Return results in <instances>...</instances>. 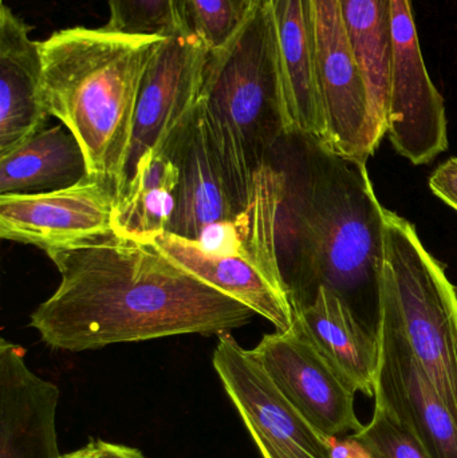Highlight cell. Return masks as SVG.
<instances>
[{"label":"cell","mask_w":457,"mask_h":458,"mask_svg":"<svg viewBox=\"0 0 457 458\" xmlns=\"http://www.w3.org/2000/svg\"><path fill=\"white\" fill-rule=\"evenodd\" d=\"M117 192L94 177L63 190L0 195V237L46 253L113 233Z\"/></svg>","instance_id":"30bf717a"},{"label":"cell","mask_w":457,"mask_h":458,"mask_svg":"<svg viewBox=\"0 0 457 458\" xmlns=\"http://www.w3.org/2000/svg\"><path fill=\"white\" fill-rule=\"evenodd\" d=\"M369 96V141L375 153L388 131L392 0H338Z\"/></svg>","instance_id":"ffe728a7"},{"label":"cell","mask_w":457,"mask_h":458,"mask_svg":"<svg viewBox=\"0 0 457 458\" xmlns=\"http://www.w3.org/2000/svg\"><path fill=\"white\" fill-rule=\"evenodd\" d=\"M148 242L193 276L273 323L276 331H289L294 325V311L281 274L260 259L208 252L196 240L169 232Z\"/></svg>","instance_id":"9a60e30c"},{"label":"cell","mask_w":457,"mask_h":458,"mask_svg":"<svg viewBox=\"0 0 457 458\" xmlns=\"http://www.w3.org/2000/svg\"><path fill=\"white\" fill-rule=\"evenodd\" d=\"M215 371L263 458H332L317 432L284 397L252 350L220 334Z\"/></svg>","instance_id":"8992f818"},{"label":"cell","mask_w":457,"mask_h":458,"mask_svg":"<svg viewBox=\"0 0 457 458\" xmlns=\"http://www.w3.org/2000/svg\"><path fill=\"white\" fill-rule=\"evenodd\" d=\"M199 106L233 199L246 211L260 172L292 131L268 0L254 2L241 30L208 51Z\"/></svg>","instance_id":"277c9868"},{"label":"cell","mask_w":457,"mask_h":458,"mask_svg":"<svg viewBox=\"0 0 457 458\" xmlns=\"http://www.w3.org/2000/svg\"><path fill=\"white\" fill-rule=\"evenodd\" d=\"M389 140L415 165L448 149L444 99L429 77L419 42L413 0H392Z\"/></svg>","instance_id":"52a82bcc"},{"label":"cell","mask_w":457,"mask_h":458,"mask_svg":"<svg viewBox=\"0 0 457 458\" xmlns=\"http://www.w3.org/2000/svg\"><path fill=\"white\" fill-rule=\"evenodd\" d=\"M351 436L375 458H431L416 436L378 401L372 421Z\"/></svg>","instance_id":"cb8c5ba5"},{"label":"cell","mask_w":457,"mask_h":458,"mask_svg":"<svg viewBox=\"0 0 457 458\" xmlns=\"http://www.w3.org/2000/svg\"><path fill=\"white\" fill-rule=\"evenodd\" d=\"M165 153L179 168L176 209L166 232L198 240L207 228L235 222L243 214L231 192L199 102Z\"/></svg>","instance_id":"4fadbf2b"},{"label":"cell","mask_w":457,"mask_h":458,"mask_svg":"<svg viewBox=\"0 0 457 458\" xmlns=\"http://www.w3.org/2000/svg\"><path fill=\"white\" fill-rule=\"evenodd\" d=\"M292 131L325 141L326 123L317 77L313 0H268Z\"/></svg>","instance_id":"e0dca14e"},{"label":"cell","mask_w":457,"mask_h":458,"mask_svg":"<svg viewBox=\"0 0 457 458\" xmlns=\"http://www.w3.org/2000/svg\"><path fill=\"white\" fill-rule=\"evenodd\" d=\"M274 158L282 174L276 256L292 311L326 287L380 335L385 208L367 163L297 131L279 141Z\"/></svg>","instance_id":"7a4b0ae2"},{"label":"cell","mask_w":457,"mask_h":458,"mask_svg":"<svg viewBox=\"0 0 457 458\" xmlns=\"http://www.w3.org/2000/svg\"><path fill=\"white\" fill-rule=\"evenodd\" d=\"M192 31L208 50L224 46L243 26L251 0H182Z\"/></svg>","instance_id":"603a6c76"},{"label":"cell","mask_w":457,"mask_h":458,"mask_svg":"<svg viewBox=\"0 0 457 458\" xmlns=\"http://www.w3.org/2000/svg\"><path fill=\"white\" fill-rule=\"evenodd\" d=\"M381 320L404 336L457 422V291L415 225L388 209Z\"/></svg>","instance_id":"5b68a950"},{"label":"cell","mask_w":457,"mask_h":458,"mask_svg":"<svg viewBox=\"0 0 457 458\" xmlns=\"http://www.w3.org/2000/svg\"><path fill=\"white\" fill-rule=\"evenodd\" d=\"M432 192L457 211V158H450L432 174L429 179Z\"/></svg>","instance_id":"d4e9b609"},{"label":"cell","mask_w":457,"mask_h":458,"mask_svg":"<svg viewBox=\"0 0 457 458\" xmlns=\"http://www.w3.org/2000/svg\"><path fill=\"white\" fill-rule=\"evenodd\" d=\"M47 256L61 282L34 310L30 326L53 349L80 352L188 334L220 335L255 315L150 242L112 233Z\"/></svg>","instance_id":"6da1fadb"},{"label":"cell","mask_w":457,"mask_h":458,"mask_svg":"<svg viewBox=\"0 0 457 458\" xmlns=\"http://www.w3.org/2000/svg\"><path fill=\"white\" fill-rule=\"evenodd\" d=\"M106 29L129 37L169 38L190 34L182 0H107Z\"/></svg>","instance_id":"7402d4cb"},{"label":"cell","mask_w":457,"mask_h":458,"mask_svg":"<svg viewBox=\"0 0 457 458\" xmlns=\"http://www.w3.org/2000/svg\"><path fill=\"white\" fill-rule=\"evenodd\" d=\"M294 325L354 392L375 397L380 339L334 291L319 288L310 306L295 310Z\"/></svg>","instance_id":"ac0fdd59"},{"label":"cell","mask_w":457,"mask_h":458,"mask_svg":"<svg viewBox=\"0 0 457 458\" xmlns=\"http://www.w3.org/2000/svg\"><path fill=\"white\" fill-rule=\"evenodd\" d=\"M313 18L317 77L326 123L324 142L338 155L367 163L373 156L369 96L338 0H313Z\"/></svg>","instance_id":"9c48e42d"},{"label":"cell","mask_w":457,"mask_h":458,"mask_svg":"<svg viewBox=\"0 0 457 458\" xmlns=\"http://www.w3.org/2000/svg\"><path fill=\"white\" fill-rule=\"evenodd\" d=\"M208 51L195 32L163 39L156 48L140 86L123 188L140 158L148 152H165L190 120L200 98Z\"/></svg>","instance_id":"ba28073f"},{"label":"cell","mask_w":457,"mask_h":458,"mask_svg":"<svg viewBox=\"0 0 457 458\" xmlns=\"http://www.w3.org/2000/svg\"><path fill=\"white\" fill-rule=\"evenodd\" d=\"M94 444V458H145L141 452L121 444L97 440Z\"/></svg>","instance_id":"4316f807"},{"label":"cell","mask_w":457,"mask_h":458,"mask_svg":"<svg viewBox=\"0 0 457 458\" xmlns=\"http://www.w3.org/2000/svg\"><path fill=\"white\" fill-rule=\"evenodd\" d=\"M58 401V386L30 370L23 347L2 338L0 458H61Z\"/></svg>","instance_id":"5bb4252c"},{"label":"cell","mask_w":457,"mask_h":458,"mask_svg":"<svg viewBox=\"0 0 457 458\" xmlns=\"http://www.w3.org/2000/svg\"><path fill=\"white\" fill-rule=\"evenodd\" d=\"M61 458H94V444L91 441L89 445L78 449V451L72 452V454H63Z\"/></svg>","instance_id":"83f0119b"},{"label":"cell","mask_w":457,"mask_h":458,"mask_svg":"<svg viewBox=\"0 0 457 458\" xmlns=\"http://www.w3.org/2000/svg\"><path fill=\"white\" fill-rule=\"evenodd\" d=\"M89 177L85 153L64 125L38 131L0 155V195L63 190Z\"/></svg>","instance_id":"d6986e66"},{"label":"cell","mask_w":457,"mask_h":458,"mask_svg":"<svg viewBox=\"0 0 457 458\" xmlns=\"http://www.w3.org/2000/svg\"><path fill=\"white\" fill-rule=\"evenodd\" d=\"M325 443L329 448L332 458H375L360 441L351 436L345 440H338L335 436H325Z\"/></svg>","instance_id":"484cf974"},{"label":"cell","mask_w":457,"mask_h":458,"mask_svg":"<svg viewBox=\"0 0 457 458\" xmlns=\"http://www.w3.org/2000/svg\"><path fill=\"white\" fill-rule=\"evenodd\" d=\"M375 401L416 436L431 458H457V422L404 336L380 325Z\"/></svg>","instance_id":"7c38bea8"},{"label":"cell","mask_w":457,"mask_h":458,"mask_svg":"<svg viewBox=\"0 0 457 458\" xmlns=\"http://www.w3.org/2000/svg\"><path fill=\"white\" fill-rule=\"evenodd\" d=\"M252 3L254 2H259V0H251Z\"/></svg>","instance_id":"f1b7e54d"},{"label":"cell","mask_w":457,"mask_h":458,"mask_svg":"<svg viewBox=\"0 0 457 458\" xmlns=\"http://www.w3.org/2000/svg\"><path fill=\"white\" fill-rule=\"evenodd\" d=\"M252 352L279 392L317 432L340 437L364 428L354 411L356 392L297 326L267 334Z\"/></svg>","instance_id":"8fae6325"},{"label":"cell","mask_w":457,"mask_h":458,"mask_svg":"<svg viewBox=\"0 0 457 458\" xmlns=\"http://www.w3.org/2000/svg\"><path fill=\"white\" fill-rule=\"evenodd\" d=\"M177 185L179 168L172 158L165 152L145 153L115 199L113 233L148 242L168 231Z\"/></svg>","instance_id":"44dd1931"},{"label":"cell","mask_w":457,"mask_h":458,"mask_svg":"<svg viewBox=\"0 0 457 458\" xmlns=\"http://www.w3.org/2000/svg\"><path fill=\"white\" fill-rule=\"evenodd\" d=\"M161 40L106 27H70L39 42L48 114L82 147L89 176L120 195L133 136L140 86Z\"/></svg>","instance_id":"3957f363"},{"label":"cell","mask_w":457,"mask_h":458,"mask_svg":"<svg viewBox=\"0 0 457 458\" xmlns=\"http://www.w3.org/2000/svg\"><path fill=\"white\" fill-rule=\"evenodd\" d=\"M10 8L0 10V155L46 128L39 42Z\"/></svg>","instance_id":"2e32d148"}]
</instances>
